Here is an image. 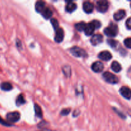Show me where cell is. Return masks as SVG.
Returning <instances> with one entry per match:
<instances>
[{
	"label": "cell",
	"mask_w": 131,
	"mask_h": 131,
	"mask_svg": "<svg viewBox=\"0 0 131 131\" xmlns=\"http://www.w3.org/2000/svg\"><path fill=\"white\" fill-rule=\"evenodd\" d=\"M126 15V12L124 10H119L118 11H117L116 12H115L114 14L113 17L114 19L116 21H119V20H122V19H124V17Z\"/></svg>",
	"instance_id": "13"
},
{
	"label": "cell",
	"mask_w": 131,
	"mask_h": 131,
	"mask_svg": "<svg viewBox=\"0 0 131 131\" xmlns=\"http://www.w3.org/2000/svg\"><path fill=\"white\" fill-rule=\"evenodd\" d=\"M34 110H35V112L36 116H38V117L39 118L42 117L43 113H42V111L40 106H38L37 104H35L34 105Z\"/></svg>",
	"instance_id": "19"
},
{
	"label": "cell",
	"mask_w": 131,
	"mask_h": 131,
	"mask_svg": "<svg viewBox=\"0 0 131 131\" xmlns=\"http://www.w3.org/2000/svg\"><path fill=\"white\" fill-rule=\"evenodd\" d=\"M70 109H64V110H63L62 111H61V115H63V116H65V115H67L68 114L70 113Z\"/></svg>",
	"instance_id": "28"
},
{
	"label": "cell",
	"mask_w": 131,
	"mask_h": 131,
	"mask_svg": "<svg viewBox=\"0 0 131 131\" xmlns=\"http://www.w3.org/2000/svg\"><path fill=\"white\" fill-rule=\"evenodd\" d=\"M51 23L52 24V25L53 26V28H54V29H57L59 28V24L58 22L57 19H51Z\"/></svg>",
	"instance_id": "23"
},
{
	"label": "cell",
	"mask_w": 131,
	"mask_h": 131,
	"mask_svg": "<svg viewBox=\"0 0 131 131\" xmlns=\"http://www.w3.org/2000/svg\"><path fill=\"white\" fill-rule=\"evenodd\" d=\"M126 27L128 29H131V17H129L126 21Z\"/></svg>",
	"instance_id": "29"
},
{
	"label": "cell",
	"mask_w": 131,
	"mask_h": 131,
	"mask_svg": "<svg viewBox=\"0 0 131 131\" xmlns=\"http://www.w3.org/2000/svg\"><path fill=\"white\" fill-rule=\"evenodd\" d=\"M111 68L114 72H117V73L121 71V70H122L121 65H120V64L116 61H114L113 62L111 63Z\"/></svg>",
	"instance_id": "16"
},
{
	"label": "cell",
	"mask_w": 131,
	"mask_h": 131,
	"mask_svg": "<svg viewBox=\"0 0 131 131\" xmlns=\"http://www.w3.org/2000/svg\"><path fill=\"white\" fill-rule=\"evenodd\" d=\"M63 72L67 77H70L71 75V69L69 66H64L63 68Z\"/></svg>",
	"instance_id": "22"
},
{
	"label": "cell",
	"mask_w": 131,
	"mask_h": 131,
	"mask_svg": "<svg viewBox=\"0 0 131 131\" xmlns=\"http://www.w3.org/2000/svg\"><path fill=\"white\" fill-rule=\"evenodd\" d=\"M99 58L103 61H109L112 58V55L109 51H104L99 54Z\"/></svg>",
	"instance_id": "11"
},
{
	"label": "cell",
	"mask_w": 131,
	"mask_h": 131,
	"mask_svg": "<svg viewBox=\"0 0 131 131\" xmlns=\"http://www.w3.org/2000/svg\"><path fill=\"white\" fill-rule=\"evenodd\" d=\"M25 103V99L22 94L19 95L16 99V105L18 106H20L21 105L24 104Z\"/></svg>",
	"instance_id": "21"
},
{
	"label": "cell",
	"mask_w": 131,
	"mask_h": 131,
	"mask_svg": "<svg viewBox=\"0 0 131 131\" xmlns=\"http://www.w3.org/2000/svg\"><path fill=\"white\" fill-rule=\"evenodd\" d=\"M77 5L73 1H68L66 6V10L68 12H72L76 9Z\"/></svg>",
	"instance_id": "15"
},
{
	"label": "cell",
	"mask_w": 131,
	"mask_h": 131,
	"mask_svg": "<svg viewBox=\"0 0 131 131\" xmlns=\"http://www.w3.org/2000/svg\"><path fill=\"white\" fill-rule=\"evenodd\" d=\"M103 40V36L101 34H95L92 36V38L90 40V42L92 45L93 46H97Z\"/></svg>",
	"instance_id": "8"
},
{
	"label": "cell",
	"mask_w": 131,
	"mask_h": 131,
	"mask_svg": "<svg viewBox=\"0 0 131 131\" xmlns=\"http://www.w3.org/2000/svg\"><path fill=\"white\" fill-rule=\"evenodd\" d=\"M64 38V31L63 29L61 28H58L56 29V34H55L54 40L57 43H60L63 41Z\"/></svg>",
	"instance_id": "6"
},
{
	"label": "cell",
	"mask_w": 131,
	"mask_h": 131,
	"mask_svg": "<svg viewBox=\"0 0 131 131\" xmlns=\"http://www.w3.org/2000/svg\"><path fill=\"white\" fill-rule=\"evenodd\" d=\"M0 88L4 91H10L13 88L12 86L8 82H3L0 84Z\"/></svg>",
	"instance_id": "18"
},
{
	"label": "cell",
	"mask_w": 131,
	"mask_h": 131,
	"mask_svg": "<svg viewBox=\"0 0 131 131\" xmlns=\"http://www.w3.org/2000/svg\"><path fill=\"white\" fill-rule=\"evenodd\" d=\"M0 124H1V125H4V126H11L12 125L11 124H9L8 122H6L5 120H4L1 116H0Z\"/></svg>",
	"instance_id": "26"
},
{
	"label": "cell",
	"mask_w": 131,
	"mask_h": 131,
	"mask_svg": "<svg viewBox=\"0 0 131 131\" xmlns=\"http://www.w3.org/2000/svg\"><path fill=\"white\" fill-rule=\"evenodd\" d=\"M42 15H43V17L45 18V19H49L52 17V12L51 9L46 7V8L43 10V11L42 12Z\"/></svg>",
	"instance_id": "17"
},
{
	"label": "cell",
	"mask_w": 131,
	"mask_h": 131,
	"mask_svg": "<svg viewBox=\"0 0 131 131\" xmlns=\"http://www.w3.org/2000/svg\"><path fill=\"white\" fill-rule=\"evenodd\" d=\"M95 27L94 24H93V23L92 22H91V23H88V24H86V27H85V29H84V33H85V34L86 35L88 36H90L91 35L93 34V33L94 32L95 29Z\"/></svg>",
	"instance_id": "10"
},
{
	"label": "cell",
	"mask_w": 131,
	"mask_h": 131,
	"mask_svg": "<svg viewBox=\"0 0 131 131\" xmlns=\"http://www.w3.org/2000/svg\"><path fill=\"white\" fill-rule=\"evenodd\" d=\"M20 115L17 111L10 112L6 115V118L10 122H16L20 120Z\"/></svg>",
	"instance_id": "4"
},
{
	"label": "cell",
	"mask_w": 131,
	"mask_h": 131,
	"mask_svg": "<svg viewBox=\"0 0 131 131\" xmlns=\"http://www.w3.org/2000/svg\"><path fill=\"white\" fill-rule=\"evenodd\" d=\"M83 8L86 13L90 14V13H92L93 12V9H94V5L92 3L90 2V1H85L83 3Z\"/></svg>",
	"instance_id": "12"
},
{
	"label": "cell",
	"mask_w": 131,
	"mask_h": 131,
	"mask_svg": "<svg viewBox=\"0 0 131 131\" xmlns=\"http://www.w3.org/2000/svg\"><path fill=\"white\" fill-rule=\"evenodd\" d=\"M46 3L42 1H38L35 4V10L37 12L42 13L46 8Z\"/></svg>",
	"instance_id": "14"
},
{
	"label": "cell",
	"mask_w": 131,
	"mask_h": 131,
	"mask_svg": "<svg viewBox=\"0 0 131 131\" xmlns=\"http://www.w3.org/2000/svg\"><path fill=\"white\" fill-rule=\"evenodd\" d=\"M102 77L106 82L111 83V84H116V83H118L119 79L118 77L115 75V74L109 72H106L102 74Z\"/></svg>",
	"instance_id": "2"
},
{
	"label": "cell",
	"mask_w": 131,
	"mask_h": 131,
	"mask_svg": "<svg viewBox=\"0 0 131 131\" xmlns=\"http://www.w3.org/2000/svg\"><path fill=\"white\" fill-rule=\"evenodd\" d=\"M118 33V28L116 24L111 23L107 28L104 29V33L108 37H116Z\"/></svg>",
	"instance_id": "1"
},
{
	"label": "cell",
	"mask_w": 131,
	"mask_h": 131,
	"mask_svg": "<svg viewBox=\"0 0 131 131\" xmlns=\"http://www.w3.org/2000/svg\"><path fill=\"white\" fill-rule=\"evenodd\" d=\"M92 69L95 72H101L104 69V64L101 61H95L92 64Z\"/></svg>",
	"instance_id": "9"
},
{
	"label": "cell",
	"mask_w": 131,
	"mask_h": 131,
	"mask_svg": "<svg viewBox=\"0 0 131 131\" xmlns=\"http://www.w3.org/2000/svg\"><path fill=\"white\" fill-rule=\"evenodd\" d=\"M109 8V3L107 1H99L97 3V9L99 12H105Z\"/></svg>",
	"instance_id": "5"
},
{
	"label": "cell",
	"mask_w": 131,
	"mask_h": 131,
	"mask_svg": "<svg viewBox=\"0 0 131 131\" xmlns=\"http://www.w3.org/2000/svg\"><path fill=\"white\" fill-rule=\"evenodd\" d=\"M120 94L127 99H131V89L129 87L123 86L120 90Z\"/></svg>",
	"instance_id": "7"
},
{
	"label": "cell",
	"mask_w": 131,
	"mask_h": 131,
	"mask_svg": "<svg viewBox=\"0 0 131 131\" xmlns=\"http://www.w3.org/2000/svg\"><path fill=\"white\" fill-rule=\"evenodd\" d=\"M124 45H125L127 48L131 49V37L127 38L126 39L124 40Z\"/></svg>",
	"instance_id": "24"
},
{
	"label": "cell",
	"mask_w": 131,
	"mask_h": 131,
	"mask_svg": "<svg viewBox=\"0 0 131 131\" xmlns=\"http://www.w3.org/2000/svg\"><path fill=\"white\" fill-rule=\"evenodd\" d=\"M86 25V24L84 22H80V23H78L75 24V28H76L78 31H83L85 29Z\"/></svg>",
	"instance_id": "20"
},
{
	"label": "cell",
	"mask_w": 131,
	"mask_h": 131,
	"mask_svg": "<svg viewBox=\"0 0 131 131\" xmlns=\"http://www.w3.org/2000/svg\"><path fill=\"white\" fill-rule=\"evenodd\" d=\"M108 43L111 46V47H115L117 46L118 42L116 40H108Z\"/></svg>",
	"instance_id": "25"
},
{
	"label": "cell",
	"mask_w": 131,
	"mask_h": 131,
	"mask_svg": "<svg viewBox=\"0 0 131 131\" xmlns=\"http://www.w3.org/2000/svg\"><path fill=\"white\" fill-rule=\"evenodd\" d=\"M70 52L75 57H86L87 56L86 52L83 49L77 47V46L72 47L70 50Z\"/></svg>",
	"instance_id": "3"
},
{
	"label": "cell",
	"mask_w": 131,
	"mask_h": 131,
	"mask_svg": "<svg viewBox=\"0 0 131 131\" xmlns=\"http://www.w3.org/2000/svg\"><path fill=\"white\" fill-rule=\"evenodd\" d=\"M92 23H93V24H94L95 27L96 29H98V28H99L100 27H101V23H100L99 20H94L92 21Z\"/></svg>",
	"instance_id": "27"
}]
</instances>
